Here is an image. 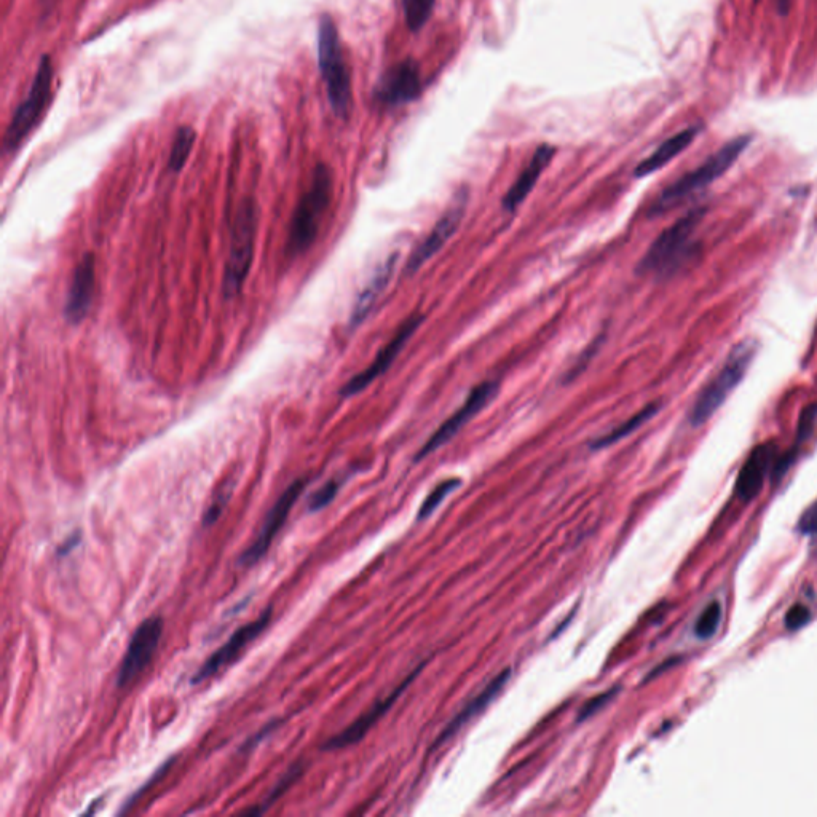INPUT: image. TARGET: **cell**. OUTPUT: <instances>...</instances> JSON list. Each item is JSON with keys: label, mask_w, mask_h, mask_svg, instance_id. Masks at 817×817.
<instances>
[{"label": "cell", "mask_w": 817, "mask_h": 817, "mask_svg": "<svg viewBox=\"0 0 817 817\" xmlns=\"http://www.w3.org/2000/svg\"><path fill=\"white\" fill-rule=\"evenodd\" d=\"M749 144L750 136H739V138L725 144L722 149L717 150L715 154L707 158L703 165H699L690 173L683 174L682 178L666 187L656 197L655 202L648 210V214L655 218V216L668 213L675 206L685 202L691 195L698 194L707 186H711L712 182L722 178L723 174L727 173L731 166L735 165L739 155L743 154Z\"/></svg>", "instance_id": "obj_1"}, {"label": "cell", "mask_w": 817, "mask_h": 817, "mask_svg": "<svg viewBox=\"0 0 817 817\" xmlns=\"http://www.w3.org/2000/svg\"><path fill=\"white\" fill-rule=\"evenodd\" d=\"M318 64L332 111L340 119H347L352 109V77L345 63L339 31L329 15L321 16L318 23Z\"/></svg>", "instance_id": "obj_2"}, {"label": "cell", "mask_w": 817, "mask_h": 817, "mask_svg": "<svg viewBox=\"0 0 817 817\" xmlns=\"http://www.w3.org/2000/svg\"><path fill=\"white\" fill-rule=\"evenodd\" d=\"M755 353L757 352H755L754 340L739 342L731 350L727 361L723 363L720 371L704 385L703 390L699 391L698 398L695 399V404L690 409L688 420L693 427H701L704 423L709 422L715 412L725 404L728 396L733 393L739 383L743 382Z\"/></svg>", "instance_id": "obj_3"}, {"label": "cell", "mask_w": 817, "mask_h": 817, "mask_svg": "<svg viewBox=\"0 0 817 817\" xmlns=\"http://www.w3.org/2000/svg\"><path fill=\"white\" fill-rule=\"evenodd\" d=\"M704 214H706L704 208H695L683 214L682 218L664 230L640 259L637 272L642 275L647 273L664 275L679 269L695 248L696 230L703 221Z\"/></svg>", "instance_id": "obj_4"}, {"label": "cell", "mask_w": 817, "mask_h": 817, "mask_svg": "<svg viewBox=\"0 0 817 817\" xmlns=\"http://www.w3.org/2000/svg\"><path fill=\"white\" fill-rule=\"evenodd\" d=\"M331 195V171L326 165H318L307 192L302 195L294 210L288 237L289 253L297 256L313 245L320 230L321 219L331 203Z\"/></svg>", "instance_id": "obj_5"}, {"label": "cell", "mask_w": 817, "mask_h": 817, "mask_svg": "<svg viewBox=\"0 0 817 817\" xmlns=\"http://www.w3.org/2000/svg\"><path fill=\"white\" fill-rule=\"evenodd\" d=\"M257 211L251 200L241 203L232 225L229 259L225 264L224 294L227 299L238 296L248 280L256 246Z\"/></svg>", "instance_id": "obj_6"}, {"label": "cell", "mask_w": 817, "mask_h": 817, "mask_svg": "<svg viewBox=\"0 0 817 817\" xmlns=\"http://www.w3.org/2000/svg\"><path fill=\"white\" fill-rule=\"evenodd\" d=\"M53 64L50 56H42L31 90L13 114L4 136L5 152H15L37 127L52 98Z\"/></svg>", "instance_id": "obj_7"}, {"label": "cell", "mask_w": 817, "mask_h": 817, "mask_svg": "<svg viewBox=\"0 0 817 817\" xmlns=\"http://www.w3.org/2000/svg\"><path fill=\"white\" fill-rule=\"evenodd\" d=\"M162 634L163 620L160 616H150L139 624L135 634L131 636L127 653L120 664L117 687H127L149 666L160 645Z\"/></svg>", "instance_id": "obj_8"}, {"label": "cell", "mask_w": 817, "mask_h": 817, "mask_svg": "<svg viewBox=\"0 0 817 817\" xmlns=\"http://www.w3.org/2000/svg\"><path fill=\"white\" fill-rule=\"evenodd\" d=\"M304 487L305 479H297L281 494L277 503L272 506V510L267 514L257 537L254 538L253 543L246 548L245 553L241 554L240 559H238V564L241 567H253V565L261 561L265 554L269 553L270 546H272L280 530L283 529V525H285L289 513L293 510V506L299 500Z\"/></svg>", "instance_id": "obj_9"}, {"label": "cell", "mask_w": 817, "mask_h": 817, "mask_svg": "<svg viewBox=\"0 0 817 817\" xmlns=\"http://www.w3.org/2000/svg\"><path fill=\"white\" fill-rule=\"evenodd\" d=\"M272 612V607L265 608L259 618H256L254 621H249L243 628L233 632V636L200 666V669L195 672L194 677L190 679V683H192V685H200V683L205 682V680L211 679L214 675L224 671L225 668H229L230 664L241 655V652H243L251 642H254L257 637L261 636L265 629L269 628L270 620H272L273 615Z\"/></svg>", "instance_id": "obj_10"}, {"label": "cell", "mask_w": 817, "mask_h": 817, "mask_svg": "<svg viewBox=\"0 0 817 817\" xmlns=\"http://www.w3.org/2000/svg\"><path fill=\"white\" fill-rule=\"evenodd\" d=\"M497 393L498 383L482 382L476 385V387L471 390L468 398H466L465 403L462 404V407L431 435L427 443L423 444L415 460L419 462V460L427 457V455L433 454L439 447L446 446L450 439L454 438L458 431L462 430L466 423L473 419L474 415H478L479 412L484 411V409L494 401Z\"/></svg>", "instance_id": "obj_11"}, {"label": "cell", "mask_w": 817, "mask_h": 817, "mask_svg": "<svg viewBox=\"0 0 817 817\" xmlns=\"http://www.w3.org/2000/svg\"><path fill=\"white\" fill-rule=\"evenodd\" d=\"M422 321V315L409 316V318L401 324V328L396 332L395 337L380 350L379 355L375 356V360L372 361L371 366L348 380L344 387H342V390H340V395L344 396V398L358 395L361 391L366 390L372 382L382 377V375L391 368V364L395 363L399 353L403 352V348L406 347L409 339L414 336V332L420 328Z\"/></svg>", "instance_id": "obj_12"}, {"label": "cell", "mask_w": 817, "mask_h": 817, "mask_svg": "<svg viewBox=\"0 0 817 817\" xmlns=\"http://www.w3.org/2000/svg\"><path fill=\"white\" fill-rule=\"evenodd\" d=\"M422 93V77L419 64L404 60L395 64L380 77L375 87V98L385 106H401L412 103Z\"/></svg>", "instance_id": "obj_13"}, {"label": "cell", "mask_w": 817, "mask_h": 817, "mask_svg": "<svg viewBox=\"0 0 817 817\" xmlns=\"http://www.w3.org/2000/svg\"><path fill=\"white\" fill-rule=\"evenodd\" d=\"M423 666H425V664H422L419 669H415V671H412L411 674L407 675L404 682L399 683L398 687L391 691L387 698L377 701V703H375L368 712H364V714L361 715L360 719H356L352 725H348L344 731H340L339 735L329 738L321 749L339 750L345 749V747L353 746V744L360 743L361 739L368 735L369 730L374 727L375 723L379 722L383 715L387 714L388 709H390V707L396 703V699L403 695L404 690H406V688L409 687L412 682H414L415 677L420 674Z\"/></svg>", "instance_id": "obj_14"}, {"label": "cell", "mask_w": 817, "mask_h": 817, "mask_svg": "<svg viewBox=\"0 0 817 817\" xmlns=\"http://www.w3.org/2000/svg\"><path fill=\"white\" fill-rule=\"evenodd\" d=\"M463 218H465V198H460L443 214V218L436 222L427 238L414 249V253L407 261L406 272L409 275L419 272L423 265L431 261L447 245V241L454 237Z\"/></svg>", "instance_id": "obj_15"}, {"label": "cell", "mask_w": 817, "mask_h": 817, "mask_svg": "<svg viewBox=\"0 0 817 817\" xmlns=\"http://www.w3.org/2000/svg\"><path fill=\"white\" fill-rule=\"evenodd\" d=\"M95 283V256L88 253L80 259L79 264L75 265L68 297H66L64 315L68 318L69 323L79 324L80 321L87 318L93 296H95Z\"/></svg>", "instance_id": "obj_16"}, {"label": "cell", "mask_w": 817, "mask_h": 817, "mask_svg": "<svg viewBox=\"0 0 817 817\" xmlns=\"http://www.w3.org/2000/svg\"><path fill=\"white\" fill-rule=\"evenodd\" d=\"M778 462V446L774 443H763L755 447L750 452L749 458L744 462L743 468L739 471L736 479V494L744 502H750L752 498L760 494L763 489L766 476L774 470V465Z\"/></svg>", "instance_id": "obj_17"}, {"label": "cell", "mask_w": 817, "mask_h": 817, "mask_svg": "<svg viewBox=\"0 0 817 817\" xmlns=\"http://www.w3.org/2000/svg\"><path fill=\"white\" fill-rule=\"evenodd\" d=\"M396 264H398V254H391L372 273V277L369 278L360 296L356 297L355 305H353L352 318H350V324H352L353 328L360 326L368 318L372 308L379 302L383 293L387 291L391 280H393V275H395Z\"/></svg>", "instance_id": "obj_18"}, {"label": "cell", "mask_w": 817, "mask_h": 817, "mask_svg": "<svg viewBox=\"0 0 817 817\" xmlns=\"http://www.w3.org/2000/svg\"><path fill=\"white\" fill-rule=\"evenodd\" d=\"M554 155H556V147L549 146V144H541L535 150L529 165L525 166V170L519 174V178L514 181L513 186L503 197V208L508 213H513L516 208H519L525 202V198L532 192L533 187L540 179L541 173L548 168Z\"/></svg>", "instance_id": "obj_19"}, {"label": "cell", "mask_w": 817, "mask_h": 817, "mask_svg": "<svg viewBox=\"0 0 817 817\" xmlns=\"http://www.w3.org/2000/svg\"><path fill=\"white\" fill-rule=\"evenodd\" d=\"M510 677V668L505 669V671L500 672L498 675H495L494 679L490 680L486 687L482 688L481 693H479L478 696H474L470 703L466 704L462 711L458 712L454 719L447 723V727L444 728L443 733H441L439 738L436 739L435 746H441V744L446 743L447 739L452 738V736H454L458 730H462L466 723L470 722L471 719H474L476 715L481 714V712L484 711V709H486V707L489 706V704L492 703L495 698H497L498 693L505 688V685L508 683V680H510Z\"/></svg>", "instance_id": "obj_20"}, {"label": "cell", "mask_w": 817, "mask_h": 817, "mask_svg": "<svg viewBox=\"0 0 817 817\" xmlns=\"http://www.w3.org/2000/svg\"><path fill=\"white\" fill-rule=\"evenodd\" d=\"M698 135L699 128L690 127L666 139L650 157L645 158L644 162L637 165L636 171H634L636 178H645V176H650V174L661 170L663 166L674 160L677 155L682 154L683 150L687 149Z\"/></svg>", "instance_id": "obj_21"}, {"label": "cell", "mask_w": 817, "mask_h": 817, "mask_svg": "<svg viewBox=\"0 0 817 817\" xmlns=\"http://www.w3.org/2000/svg\"><path fill=\"white\" fill-rule=\"evenodd\" d=\"M661 404L660 403H652L645 406L642 411L637 412V414L632 415L631 419L626 420V422L621 423L615 430L610 431L608 435L602 436V438L596 439L593 443V449H605V447L613 446V444L618 443L621 439L626 438V436L632 435L634 431L639 430L644 423H647L648 420H652L658 412H660Z\"/></svg>", "instance_id": "obj_22"}, {"label": "cell", "mask_w": 817, "mask_h": 817, "mask_svg": "<svg viewBox=\"0 0 817 817\" xmlns=\"http://www.w3.org/2000/svg\"><path fill=\"white\" fill-rule=\"evenodd\" d=\"M816 420L817 403L808 404V406L803 409L802 415H800V420H798L797 439H795L794 449H790L787 454H784L781 458H778V462H776V465H774V478H781L782 474L786 473L787 468L792 465L795 455H797L798 447L802 446L806 439L810 438L811 433H813Z\"/></svg>", "instance_id": "obj_23"}, {"label": "cell", "mask_w": 817, "mask_h": 817, "mask_svg": "<svg viewBox=\"0 0 817 817\" xmlns=\"http://www.w3.org/2000/svg\"><path fill=\"white\" fill-rule=\"evenodd\" d=\"M195 138H197V135H195L194 128L181 127L176 131L173 146H171L170 162H168L170 171L179 173L184 168L187 160H189L192 147H194Z\"/></svg>", "instance_id": "obj_24"}, {"label": "cell", "mask_w": 817, "mask_h": 817, "mask_svg": "<svg viewBox=\"0 0 817 817\" xmlns=\"http://www.w3.org/2000/svg\"><path fill=\"white\" fill-rule=\"evenodd\" d=\"M305 766L304 763H294L285 774H283V778H280V781L273 786V789L269 792V797L265 798L264 802L261 805L256 806L253 810L246 811V814H253V816H257V814L265 813V811L269 810L272 803L277 802L278 798L281 795L286 794V790L289 787L293 786L294 782L302 776L304 773Z\"/></svg>", "instance_id": "obj_25"}, {"label": "cell", "mask_w": 817, "mask_h": 817, "mask_svg": "<svg viewBox=\"0 0 817 817\" xmlns=\"http://www.w3.org/2000/svg\"><path fill=\"white\" fill-rule=\"evenodd\" d=\"M435 5L436 0H403L407 28L412 32L422 31L430 20Z\"/></svg>", "instance_id": "obj_26"}, {"label": "cell", "mask_w": 817, "mask_h": 817, "mask_svg": "<svg viewBox=\"0 0 817 817\" xmlns=\"http://www.w3.org/2000/svg\"><path fill=\"white\" fill-rule=\"evenodd\" d=\"M722 605L719 602H712L704 608V612L699 616L695 624V634L698 639L707 640L714 636L722 621Z\"/></svg>", "instance_id": "obj_27"}, {"label": "cell", "mask_w": 817, "mask_h": 817, "mask_svg": "<svg viewBox=\"0 0 817 817\" xmlns=\"http://www.w3.org/2000/svg\"><path fill=\"white\" fill-rule=\"evenodd\" d=\"M460 484H462L460 479H447V481L438 484L435 489L431 490L430 495L425 498L423 505L420 506L419 519L428 518V516L435 513L436 508L444 502V498H446L450 492H454L457 487H460Z\"/></svg>", "instance_id": "obj_28"}, {"label": "cell", "mask_w": 817, "mask_h": 817, "mask_svg": "<svg viewBox=\"0 0 817 817\" xmlns=\"http://www.w3.org/2000/svg\"><path fill=\"white\" fill-rule=\"evenodd\" d=\"M174 760H176V755H173V757L168 758L166 762H163L162 765L158 766L157 771H155V773L152 774V776H150L149 781H147L143 787H139V789H136L135 794L131 795V797L128 798L127 802L123 803L122 808H120L119 814L127 813V811L130 810L131 806L135 805V803L138 802L139 798L143 797V795L146 794L147 790H149L150 787L155 786V784H157V782L160 781V779H162L163 776H165V774L171 770V766H173Z\"/></svg>", "instance_id": "obj_29"}, {"label": "cell", "mask_w": 817, "mask_h": 817, "mask_svg": "<svg viewBox=\"0 0 817 817\" xmlns=\"http://www.w3.org/2000/svg\"><path fill=\"white\" fill-rule=\"evenodd\" d=\"M339 489L340 482L336 481V479L326 482L321 489L316 490L315 494L310 497L308 511H310V513H318V511L324 510V508L336 498Z\"/></svg>", "instance_id": "obj_30"}, {"label": "cell", "mask_w": 817, "mask_h": 817, "mask_svg": "<svg viewBox=\"0 0 817 817\" xmlns=\"http://www.w3.org/2000/svg\"><path fill=\"white\" fill-rule=\"evenodd\" d=\"M232 489L233 486H224L219 490L218 497L214 498L213 503L208 506V510H206L205 516H203V525L210 527V525H213L214 522L221 518L222 511L225 510V506L229 503Z\"/></svg>", "instance_id": "obj_31"}, {"label": "cell", "mask_w": 817, "mask_h": 817, "mask_svg": "<svg viewBox=\"0 0 817 817\" xmlns=\"http://www.w3.org/2000/svg\"><path fill=\"white\" fill-rule=\"evenodd\" d=\"M616 693H618V688H612V690L604 691V693H600V695L594 696V698L589 699L588 703L583 706V709L580 711V715H578V720L580 722H585L588 720L589 717H593L596 715L597 712L602 709V707L607 706L613 698H615Z\"/></svg>", "instance_id": "obj_32"}, {"label": "cell", "mask_w": 817, "mask_h": 817, "mask_svg": "<svg viewBox=\"0 0 817 817\" xmlns=\"http://www.w3.org/2000/svg\"><path fill=\"white\" fill-rule=\"evenodd\" d=\"M798 529L803 535L817 537V500L803 513L800 522H798Z\"/></svg>", "instance_id": "obj_33"}, {"label": "cell", "mask_w": 817, "mask_h": 817, "mask_svg": "<svg viewBox=\"0 0 817 817\" xmlns=\"http://www.w3.org/2000/svg\"><path fill=\"white\" fill-rule=\"evenodd\" d=\"M280 723H281L280 719L270 720V722L267 723V725H265V727L262 728L261 731H257L256 735L251 736V738H249L248 741H246V743L243 744V746H241L240 752H249V750H253L254 747L259 746V744H261L265 738H269L270 733H273V731L277 730L278 725H280Z\"/></svg>", "instance_id": "obj_34"}, {"label": "cell", "mask_w": 817, "mask_h": 817, "mask_svg": "<svg viewBox=\"0 0 817 817\" xmlns=\"http://www.w3.org/2000/svg\"><path fill=\"white\" fill-rule=\"evenodd\" d=\"M810 621V610L803 605H795L786 615V626L789 629H798Z\"/></svg>", "instance_id": "obj_35"}, {"label": "cell", "mask_w": 817, "mask_h": 817, "mask_svg": "<svg viewBox=\"0 0 817 817\" xmlns=\"http://www.w3.org/2000/svg\"><path fill=\"white\" fill-rule=\"evenodd\" d=\"M79 541H80L79 535H77V533H74L72 537H69L68 540L64 541L63 545H61L60 548H58V556L60 557L68 556V554L71 553L72 549L77 548V545H79Z\"/></svg>", "instance_id": "obj_36"}, {"label": "cell", "mask_w": 817, "mask_h": 817, "mask_svg": "<svg viewBox=\"0 0 817 817\" xmlns=\"http://www.w3.org/2000/svg\"><path fill=\"white\" fill-rule=\"evenodd\" d=\"M778 2V10L781 15H787V12L790 10V4H792V0H776Z\"/></svg>", "instance_id": "obj_37"}]
</instances>
